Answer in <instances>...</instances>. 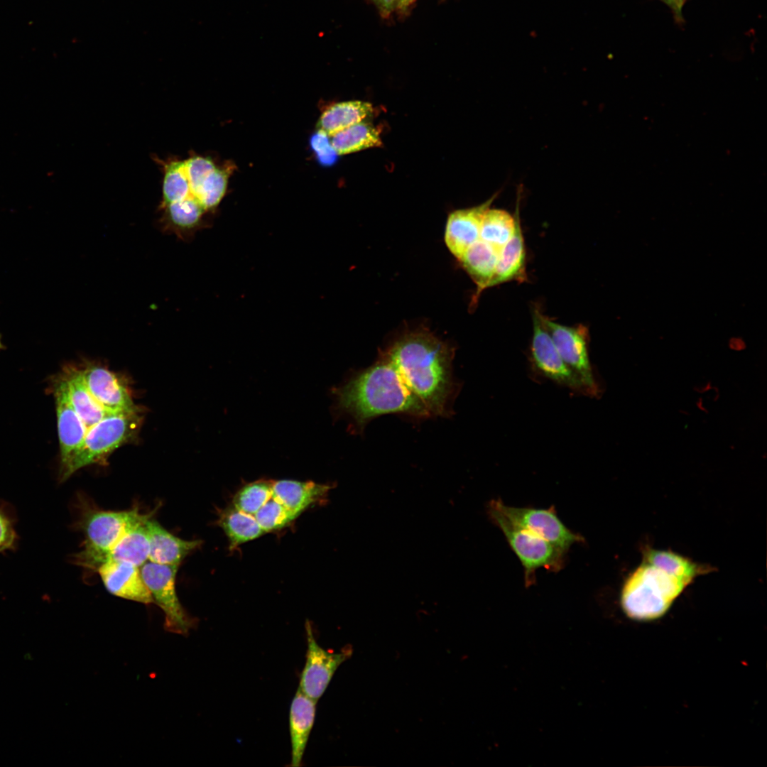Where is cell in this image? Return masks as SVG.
Masks as SVG:
<instances>
[{
  "label": "cell",
  "mask_w": 767,
  "mask_h": 767,
  "mask_svg": "<svg viewBox=\"0 0 767 767\" xmlns=\"http://www.w3.org/2000/svg\"><path fill=\"white\" fill-rule=\"evenodd\" d=\"M430 415H445L452 393V349L428 330L409 332L382 352Z\"/></svg>",
  "instance_id": "6da1fadb"
},
{
  "label": "cell",
  "mask_w": 767,
  "mask_h": 767,
  "mask_svg": "<svg viewBox=\"0 0 767 767\" xmlns=\"http://www.w3.org/2000/svg\"><path fill=\"white\" fill-rule=\"evenodd\" d=\"M335 394L339 408L360 426L378 415L391 413L430 415L394 365L381 353L374 364L353 376L337 388Z\"/></svg>",
  "instance_id": "7a4b0ae2"
},
{
  "label": "cell",
  "mask_w": 767,
  "mask_h": 767,
  "mask_svg": "<svg viewBox=\"0 0 767 767\" xmlns=\"http://www.w3.org/2000/svg\"><path fill=\"white\" fill-rule=\"evenodd\" d=\"M162 197L157 227L183 241L192 239L203 226L207 212L204 203V184L217 168L208 158L195 156L163 163Z\"/></svg>",
  "instance_id": "3957f363"
},
{
  "label": "cell",
  "mask_w": 767,
  "mask_h": 767,
  "mask_svg": "<svg viewBox=\"0 0 767 767\" xmlns=\"http://www.w3.org/2000/svg\"><path fill=\"white\" fill-rule=\"evenodd\" d=\"M75 506V528L85 538L82 549L72 559L74 564L90 570L97 569L103 555L131 526L153 514L142 513L137 506L126 511L103 510L81 496Z\"/></svg>",
  "instance_id": "277c9868"
},
{
  "label": "cell",
  "mask_w": 767,
  "mask_h": 767,
  "mask_svg": "<svg viewBox=\"0 0 767 767\" xmlns=\"http://www.w3.org/2000/svg\"><path fill=\"white\" fill-rule=\"evenodd\" d=\"M689 581L643 562L626 580L621 606L636 621H652L663 616L690 584Z\"/></svg>",
  "instance_id": "5b68a950"
},
{
  "label": "cell",
  "mask_w": 767,
  "mask_h": 767,
  "mask_svg": "<svg viewBox=\"0 0 767 767\" xmlns=\"http://www.w3.org/2000/svg\"><path fill=\"white\" fill-rule=\"evenodd\" d=\"M141 412L110 414L87 429L83 445L63 475V482L82 467L102 463L122 445L136 437Z\"/></svg>",
  "instance_id": "8992f818"
},
{
  "label": "cell",
  "mask_w": 767,
  "mask_h": 767,
  "mask_svg": "<svg viewBox=\"0 0 767 767\" xmlns=\"http://www.w3.org/2000/svg\"><path fill=\"white\" fill-rule=\"evenodd\" d=\"M488 514L519 558L524 568L526 587L534 584L538 569L557 572L562 568L566 553L538 534L512 523L491 502Z\"/></svg>",
  "instance_id": "52a82bcc"
},
{
  "label": "cell",
  "mask_w": 767,
  "mask_h": 767,
  "mask_svg": "<svg viewBox=\"0 0 767 767\" xmlns=\"http://www.w3.org/2000/svg\"><path fill=\"white\" fill-rule=\"evenodd\" d=\"M178 566L163 565L151 561L141 567L142 578L148 589L153 603L163 611L166 631L187 636L197 626V620L190 616L182 606L175 589Z\"/></svg>",
  "instance_id": "ba28073f"
},
{
  "label": "cell",
  "mask_w": 767,
  "mask_h": 767,
  "mask_svg": "<svg viewBox=\"0 0 767 767\" xmlns=\"http://www.w3.org/2000/svg\"><path fill=\"white\" fill-rule=\"evenodd\" d=\"M538 315L561 358L579 379L584 393L597 396L599 391L588 354L587 328L582 325L575 327L560 325L540 312Z\"/></svg>",
  "instance_id": "9c48e42d"
},
{
  "label": "cell",
  "mask_w": 767,
  "mask_h": 767,
  "mask_svg": "<svg viewBox=\"0 0 767 767\" xmlns=\"http://www.w3.org/2000/svg\"><path fill=\"white\" fill-rule=\"evenodd\" d=\"M490 502L512 523L538 534L565 553L574 543L584 541L580 535L565 526L553 506L548 509L514 507L504 504L500 499Z\"/></svg>",
  "instance_id": "30bf717a"
},
{
  "label": "cell",
  "mask_w": 767,
  "mask_h": 767,
  "mask_svg": "<svg viewBox=\"0 0 767 767\" xmlns=\"http://www.w3.org/2000/svg\"><path fill=\"white\" fill-rule=\"evenodd\" d=\"M305 627L308 641L306 662L298 688L306 696L317 702L338 667L351 656L352 650L347 648L339 653L326 651L317 644L308 621Z\"/></svg>",
  "instance_id": "8fae6325"
},
{
  "label": "cell",
  "mask_w": 767,
  "mask_h": 767,
  "mask_svg": "<svg viewBox=\"0 0 767 767\" xmlns=\"http://www.w3.org/2000/svg\"><path fill=\"white\" fill-rule=\"evenodd\" d=\"M53 381L60 442V479L81 449L87 428L71 403L67 382L62 374Z\"/></svg>",
  "instance_id": "7c38bea8"
},
{
  "label": "cell",
  "mask_w": 767,
  "mask_h": 767,
  "mask_svg": "<svg viewBox=\"0 0 767 767\" xmlns=\"http://www.w3.org/2000/svg\"><path fill=\"white\" fill-rule=\"evenodd\" d=\"M85 381L98 403L109 414L141 412L119 375L93 363L81 368Z\"/></svg>",
  "instance_id": "4fadbf2b"
},
{
  "label": "cell",
  "mask_w": 767,
  "mask_h": 767,
  "mask_svg": "<svg viewBox=\"0 0 767 767\" xmlns=\"http://www.w3.org/2000/svg\"><path fill=\"white\" fill-rule=\"evenodd\" d=\"M533 320L531 356L534 368L541 375L560 385L584 392L579 379L561 358L538 310H535Z\"/></svg>",
  "instance_id": "5bb4252c"
},
{
  "label": "cell",
  "mask_w": 767,
  "mask_h": 767,
  "mask_svg": "<svg viewBox=\"0 0 767 767\" xmlns=\"http://www.w3.org/2000/svg\"><path fill=\"white\" fill-rule=\"evenodd\" d=\"M496 192L484 203L453 211L447 218L445 241L450 251L459 260L466 250L479 239L480 228L486 211L496 199Z\"/></svg>",
  "instance_id": "9a60e30c"
},
{
  "label": "cell",
  "mask_w": 767,
  "mask_h": 767,
  "mask_svg": "<svg viewBox=\"0 0 767 767\" xmlns=\"http://www.w3.org/2000/svg\"><path fill=\"white\" fill-rule=\"evenodd\" d=\"M96 570L111 594L145 604L153 603L138 567L128 562L107 561Z\"/></svg>",
  "instance_id": "2e32d148"
},
{
  "label": "cell",
  "mask_w": 767,
  "mask_h": 767,
  "mask_svg": "<svg viewBox=\"0 0 767 767\" xmlns=\"http://www.w3.org/2000/svg\"><path fill=\"white\" fill-rule=\"evenodd\" d=\"M149 540V561L178 566L182 561L200 545L198 540L181 539L163 528L151 518L146 521Z\"/></svg>",
  "instance_id": "e0dca14e"
},
{
  "label": "cell",
  "mask_w": 767,
  "mask_h": 767,
  "mask_svg": "<svg viewBox=\"0 0 767 767\" xmlns=\"http://www.w3.org/2000/svg\"><path fill=\"white\" fill-rule=\"evenodd\" d=\"M317 702L298 689L290 705L289 727L291 741V766H300L312 729Z\"/></svg>",
  "instance_id": "ac0fdd59"
},
{
  "label": "cell",
  "mask_w": 767,
  "mask_h": 767,
  "mask_svg": "<svg viewBox=\"0 0 767 767\" xmlns=\"http://www.w3.org/2000/svg\"><path fill=\"white\" fill-rule=\"evenodd\" d=\"M499 251V249L479 239L472 244L459 259L477 286L472 303H476L481 293L489 288Z\"/></svg>",
  "instance_id": "d6986e66"
},
{
  "label": "cell",
  "mask_w": 767,
  "mask_h": 767,
  "mask_svg": "<svg viewBox=\"0 0 767 767\" xmlns=\"http://www.w3.org/2000/svg\"><path fill=\"white\" fill-rule=\"evenodd\" d=\"M519 203L516 213V227L513 235L500 249L498 261L489 287L513 280L526 278V250L519 217Z\"/></svg>",
  "instance_id": "ffe728a7"
},
{
  "label": "cell",
  "mask_w": 767,
  "mask_h": 767,
  "mask_svg": "<svg viewBox=\"0 0 767 767\" xmlns=\"http://www.w3.org/2000/svg\"><path fill=\"white\" fill-rule=\"evenodd\" d=\"M152 516L131 526L103 555L99 566L107 561H116L141 567L146 562L149 555V540L146 521Z\"/></svg>",
  "instance_id": "44dd1931"
},
{
  "label": "cell",
  "mask_w": 767,
  "mask_h": 767,
  "mask_svg": "<svg viewBox=\"0 0 767 767\" xmlns=\"http://www.w3.org/2000/svg\"><path fill=\"white\" fill-rule=\"evenodd\" d=\"M71 403L87 429L108 415L94 399L84 379L81 368L68 365L62 372Z\"/></svg>",
  "instance_id": "7402d4cb"
},
{
  "label": "cell",
  "mask_w": 767,
  "mask_h": 767,
  "mask_svg": "<svg viewBox=\"0 0 767 767\" xmlns=\"http://www.w3.org/2000/svg\"><path fill=\"white\" fill-rule=\"evenodd\" d=\"M374 113L369 102L356 100L334 104L321 115L317 124L318 130L330 137L334 134L359 122L364 121Z\"/></svg>",
  "instance_id": "603a6c76"
},
{
  "label": "cell",
  "mask_w": 767,
  "mask_h": 767,
  "mask_svg": "<svg viewBox=\"0 0 767 767\" xmlns=\"http://www.w3.org/2000/svg\"><path fill=\"white\" fill-rule=\"evenodd\" d=\"M331 144L337 155L354 153L382 144L380 130L362 121L332 135Z\"/></svg>",
  "instance_id": "cb8c5ba5"
},
{
  "label": "cell",
  "mask_w": 767,
  "mask_h": 767,
  "mask_svg": "<svg viewBox=\"0 0 767 767\" xmlns=\"http://www.w3.org/2000/svg\"><path fill=\"white\" fill-rule=\"evenodd\" d=\"M643 561L690 582L697 576L709 571V567L693 562L672 551L646 549L643 551Z\"/></svg>",
  "instance_id": "d4e9b609"
},
{
  "label": "cell",
  "mask_w": 767,
  "mask_h": 767,
  "mask_svg": "<svg viewBox=\"0 0 767 767\" xmlns=\"http://www.w3.org/2000/svg\"><path fill=\"white\" fill-rule=\"evenodd\" d=\"M516 213L489 208L484 214L479 239L501 249L513 235L516 227Z\"/></svg>",
  "instance_id": "484cf974"
},
{
  "label": "cell",
  "mask_w": 767,
  "mask_h": 767,
  "mask_svg": "<svg viewBox=\"0 0 767 767\" xmlns=\"http://www.w3.org/2000/svg\"><path fill=\"white\" fill-rule=\"evenodd\" d=\"M219 523L227 534L232 548L264 534L252 517L232 506L222 511Z\"/></svg>",
  "instance_id": "4316f807"
},
{
  "label": "cell",
  "mask_w": 767,
  "mask_h": 767,
  "mask_svg": "<svg viewBox=\"0 0 767 767\" xmlns=\"http://www.w3.org/2000/svg\"><path fill=\"white\" fill-rule=\"evenodd\" d=\"M250 516L256 521L264 534L287 526L298 517L273 495L272 486L270 496Z\"/></svg>",
  "instance_id": "83f0119b"
},
{
  "label": "cell",
  "mask_w": 767,
  "mask_h": 767,
  "mask_svg": "<svg viewBox=\"0 0 767 767\" xmlns=\"http://www.w3.org/2000/svg\"><path fill=\"white\" fill-rule=\"evenodd\" d=\"M14 525L15 516L11 506L0 501V553L12 550L16 545Z\"/></svg>",
  "instance_id": "f1b7e54d"
},
{
  "label": "cell",
  "mask_w": 767,
  "mask_h": 767,
  "mask_svg": "<svg viewBox=\"0 0 767 767\" xmlns=\"http://www.w3.org/2000/svg\"><path fill=\"white\" fill-rule=\"evenodd\" d=\"M330 138L327 134L318 130L312 136L310 139L312 150L316 153L320 163L324 165H332L337 156V153L331 144Z\"/></svg>",
  "instance_id": "f546056e"
},
{
  "label": "cell",
  "mask_w": 767,
  "mask_h": 767,
  "mask_svg": "<svg viewBox=\"0 0 767 767\" xmlns=\"http://www.w3.org/2000/svg\"><path fill=\"white\" fill-rule=\"evenodd\" d=\"M377 4L385 11H389L396 3L398 4L400 0H375Z\"/></svg>",
  "instance_id": "4dcf8cb0"
},
{
  "label": "cell",
  "mask_w": 767,
  "mask_h": 767,
  "mask_svg": "<svg viewBox=\"0 0 767 767\" xmlns=\"http://www.w3.org/2000/svg\"><path fill=\"white\" fill-rule=\"evenodd\" d=\"M664 1L665 2H667L668 4H670L671 6L675 8V9H680L682 4V2H683V0H664Z\"/></svg>",
  "instance_id": "1f68e13d"
},
{
  "label": "cell",
  "mask_w": 767,
  "mask_h": 767,
  "mask_svg": "<svg viewBox=\"0 0 767 767\" xmlns=\"http://www.w3.org/2000/svg\"><path fill=\"white\" fill-rule=\"evenodd\" d=\"M743 345H744V342H742V340H741V339H739L738 338H736V339L734 338L730 342V346L733 349L736 348V349H739L740 347H742Z\"/></svg>",
  "instance_id": "d6a6232c"
},
{
  "label": "cell",
  "mask_w": 767,
  "mask_h": 767,
  "mask_svg": "<svg viewBox=\"0 0 767 767\" xmlns=\"http://www.w3.org/2000/svg\"><path fill=\"white\" fill-rule=\"evenodd\" d=\"M413 1V0H400L398 6L402 7L406 6Z\"/></svg>",
  "instance_id": "836d02e7"
}]
</instances>
